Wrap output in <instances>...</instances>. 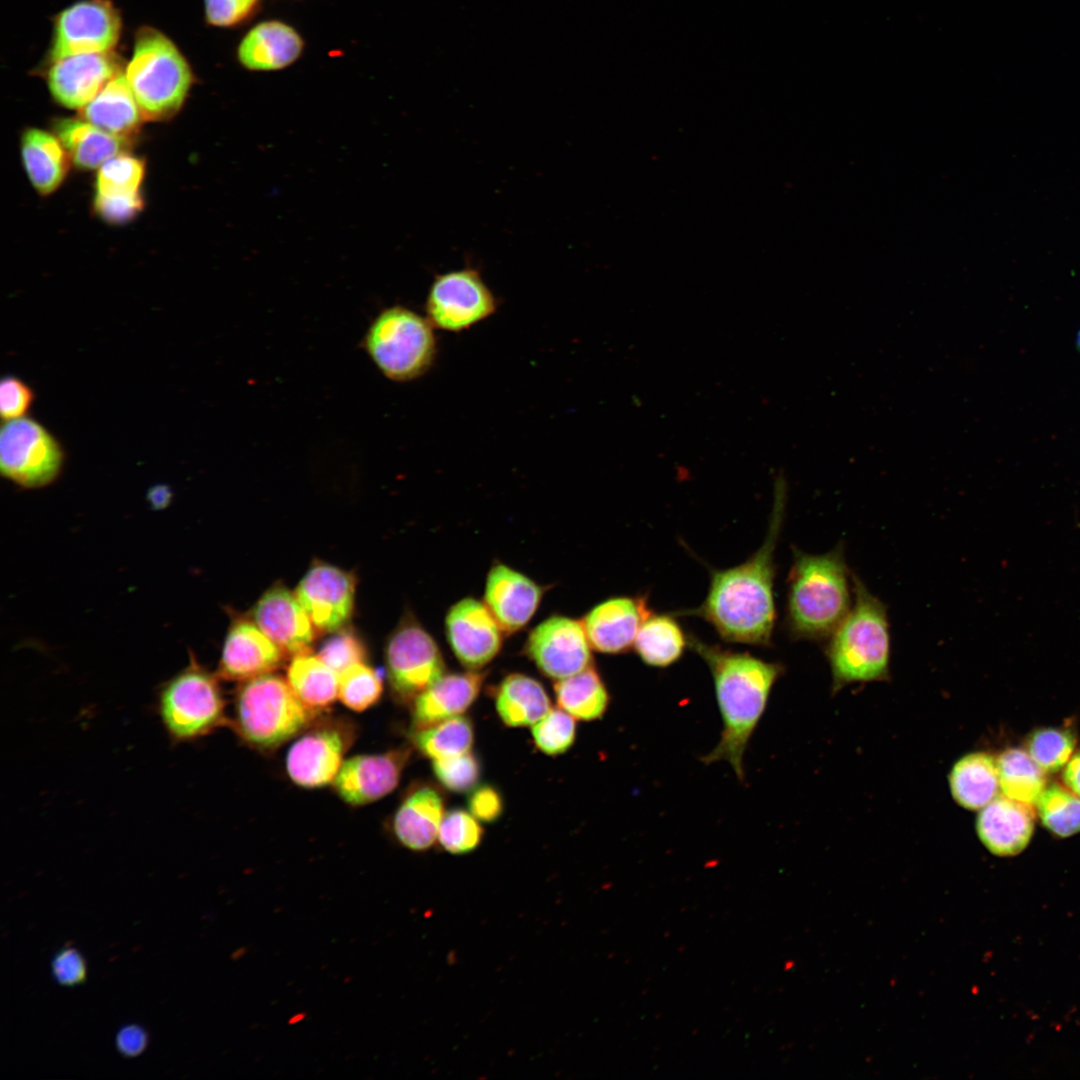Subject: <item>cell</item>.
<instances>
[{"mask_svg": "<svg viewBox=\"0 0 1080 1080\" xmlns=\"http://www.w3.org/2000/svg\"><path fill=\"white\" fill-rule=\"evenodd\" d=\"M786 501L787 482L779 473L774 483L769 527L761 547L739 565L711 569L710 585L702 604L682 611L684 615L703 618L725 642L764 647L772 642L776 622L775 550L784 522Z\"/></svg>", "mask_w": 1080, "mask_h": 1080, "instance_id": "obj_1", "label": "cell"}, {"mask_svg": "<svg viewBox=\"0 0 1080 1080\" xmlns=\"http://www.w3.org/2000/svg\"><path fill=\"white\" fill-rule=\"evenodd\" d=\"M688 646L711 672L722 720L718 743L701 760L705 764L725 761L743 782L744 754L784 667L747 652L703 642L694 634L688 635Z\"/></svg>", "mask_w": 1080, "mask_h": 1080, "instance_id": "obj_2", "label": "cell"}, {"mask_svg": "<svg viewBox=\"0 0 1080 1080\" xmlns=\"http://www.w3.org/2000/svg\"><path fill=\"white\" fill-rule=\"evenodd\" d=\"M851 577L843 544L821 555L793 548L784 617L788 636L808 641L828 638L851 609Z\"/></svg>", "mask_w": 1080, "mask_h": 1080, "instance_id": "obj_3", "label": "cell"}, {"mask_svg": "<svg viewBox=\"0 0 1080 1080\" xmlns=\"http://www.w3.org/2000/svg\"><path fill=\"white\" fill-rule=\"evenodd\" d=\"M854 603L829 636L825 656L832 690L853 683L884 681L890 673V632L886 605L852 574Z\"/></svg>", "mask_w": 1080, "mask_h": 1080, "instance_id": "obj_4", "label": "cell"}, {"mask_svg": "<svg viewBox=\"0 0 1080 1080\" xmlns=\"http://www.w3.org/2000/svg\"><path fill=\"white\" fill-rule=\"evenodd\" d=\"M125 76L143 119L149 121L175 115L193 83L192 70L176 45L151 27L137 32Z\"/></svg>", "mask_w": 1080, "mask_h": 1080, "instance_id": "obj_5", "label": "cell"}, {"mask_svg": "<svg viewBox=\"0 0 1080 1080\" xmlns=\"http://www.w3.org/2000/svg\"><path fill=\"white\" fill-rule=\"evenodd\" d=\"M311 716L288 682L274 674L245 681L236 694L235 729L257 748L278 747L298 734Z\"/></svg>", "mask_w": 1080, "mask_h": 1080, "instance_id": "obj_6", "label": "cell"}, {"mask_svg": "<svg viewBox=\"0 0 1080 1080\" xmlns=\"http://www.w3.org/2000/svg\"><path fill=\"white\" fill-rule=\"evenodd\" d=\"M433 326L427 318L402 306L382 311L365 335L364 345L377 368L394 381L423 376L437 353Z\"/></svg>", "mask_w": 1080, "mask_h": 1080, "instance_id": "obj_7", "label": "cell"}, {"mask_svg": "<svg viewBox=\"0 0 1080 1080\" xmlns=\"http://www.w3.org/2000/svg\"><path fill=\"white\" fill-rule=\"evenodd\" d=\"M225 701L215 675L190 653L188 665L160 689L158 712L168 735L177 742L205 736L225 720Z\"/></svg>", "mask_w": 1080, "mask_h": 1080, "instance_id": "obj_8", "label": "cell"}, {"mask_svg": "<svg viewBox=\"0 0 1080 1080\" xmlns=\"http://www.w3.org/2000/svg\"><path fill=\"white\" fill-rule=\"evenodd\" d=\"M64 460L61 443L37 420L24 416L3 421L0 470L6 479L26 489L43 488L58 478Z\"/></svg>", "mask_w": 1080, "mask_h": 1080, "instance_id": "obj_9", "label": "cell"}, {"mask_svg": "<svg viewBox=\"0 0 1080 1080\" xmlns=\"http://www.w3.org/2000/svg\"><path fill=\"white\" fill-rule=\"evenodd\" d=\"M385 660L394 697L411 704L445 674V661L435 639L414 617H405L388 639Z\"/></svg>", "mask_w": 1080, "mask_h": 1080, "instance_id": "obj_10", "label": "cell"}, {"mask_svg": "<svg viewBox=\"0 0 1080 1080\" xmlns=\"http://www.w3.org/2000/svg\"><path fill=\"white\" fill-rule=\"evenodd\" d=\"M497 301L474 268L437 275L429 289L425 310L434 328L460 332L496 312Z\"/></svg>", "mask_w": 1080, "mask_h": 1080, "instance_id": "obj_11", "label": "cell"}, {"mask_svg": "<svg viewBox=\"0 0 1080 1080\" xmlns=\"http://www.w3.org/2000/svg\"><path fill=\"white\" fill-rule=\"evenodd\" d=\"M121 18L108 0H84L61 11L55 20L51 62L92 53L111 52L119 40Z\"/></svg>", "mask_w": 1080, "mask_h": 1080, "instance_id": "obj_12", "label": "cell"}, {"mask_svg": "<svg viewBox=\"0 0 1080 1080\" xmlns=\"http://www.w3.org/2000/svg\"><path fill=\"white\" fill-rule=\"evenodd\" d=\"M591 646L581 621L553 615L534 627L524 651L547 678L560 680L593 664Z\"/></svg>", "mask_w": 1080, "mask_h": 1080, "instance_id": "obj_13", "label": "cell"}, {"mask_svg": "<svg viewBox=\"0 0 1080 1080\" xmlns=\"http://www.w3.org/2000/svg\"><path fill=\"white\" fill-rule=\"evenodd\" d=\"M447 641L457 660L467 669L479 670L490 663L502 647L504 633L486 606L472 597L453 604L445 617Z\"/></svg>", "mask_w": 1080, "mask_h": 1080, "instance_id": "obj_14", "label": "cell"}, {"mask_svg": "<svg viewBox=\"0 0 1080 1080\" xmlns=\"http://www.w3.org/2000/svg\"><path fill=\"white\" fill-rule=\"evenodd\" d=\"M351 744V733L338 723L318 726L290 747L286 756L289 778L304 788H318L332 783L343 756Z\"/></svg>", "mask_w": 1080, "mask_h": 1080, "instance_id": "obj_15", "label": "cell"}, {"mask_svg": "<svg viewBox=\"0 0 1080 1080\" xmlns=\"http://www.w3.org/2000/svg\"><path fill=\"white\" fill-rule=\"evenodd\" d=\"M354 577L329 564L312 566L300 580L295 595L313 625L321 631L340 630L351 617Z\"/></svg>", "mask_w": 1080, "mask_h": 1080, "instance_id": "obj_16", "label": "cell"}, {"mask_svg": "<svg viewBox=\"0 0 1080 1080\" xmlns=\"http://www.w3.org/2000/svg\"><path fill=\"white\" fill-rule=\"evenodd\" d=\"M410 757L408 747L351 757L343 762L332 784L346 803L354 806L369 804L398 786Z\"/></svg>", "mask_w": 1080, "mask_h": 1080, "instance_id": "obj_17", "label": "cell"}, {"mask_svg": "<svg viewBox=\"0 0 1080 1080\" xmlns=\"http://www.w3.org/2000/svg\"><path fill=\"white\" fill-rule=\"evenodd\" d=\"M119 64L111 52L74 55L51 62L47 71L49 91L58 104L81 109L121 73Z\"/></svg>", "mask_w": 1080, "mask_h": 1080, "instance_id": "obj_18", "label": "cell"}, {"mask_svg": "<svg viewBox=\"0 0 1080 1080\" xmlns=\"http://www.w3.org/2000/svg\"><path fill=\"white\" fill-rule=\"evenodd\" d=\"M651 613L646 596H615L592 607L581 622L593 650L615 655L633 647Z\"/></svg>", "mask_w": 1080, "mask_h": 1080, "instance_id": "obj_19", "label": "cell"}, {"mask_svg": "<svg viewBox=\"0 0 1080 1080\" xmlns=\"http://www.w3.org/2000/svg\"><path fill=\"white\" fill-rule=\"evenodd\" d=\"M543 588L523 573L501 563L488 572L484 603L505 634L523 629L537 611Z\"/></svg>", "mask_w": 1080, "mask_h": 1080, "instance_id": "obj_20", "label": "cell"}, {"mask_svg": "<svg viewBox=\"0 0 1080 1080\" xmlns=\"http://www.w3.org/2000/svg\"><path fill=\"white\" fill-rule=\"evenodd\" d=\"M253 620L283 652L309 651L314 628L295 594L281 584L268 589L253 609Z\"/></svg>", "mask_w": 1080, "mask_h": 1080, "instance_id": "obj_21", "label": "cell"}, {"mask_svg": "<svg viewBox=\"0 0 1080 1080\" xmlns=\"http://www.w3.org/2000/svg\"><path fill=\"white\" fill-rule=\"evenodd\" d=\"M305 49L300 32L279 19L262 20L242 36L236 58L251 72H272L285 69L299 60Z\"/></svg>", "mask_w": 1080, "mask_h": 1080, "instance_id": "obj_22", "label": "cell"}, {"mask_svg": "<svg viewBox=\"0 0 1080 1080\" xmlns=\"http://www.w3.org/2000/svg\"><path fill=\"white\" fill-rule=\"evenodd\" d=\"M281 660L282 650L256 624L236 620L225 637L218 675L245 682L275 670Z\"/></svg>", "mask_w": 1080, "mask_h": 1080, "instance_id": "obj_23", "label": "cell"}, {"mask_svg": "<svg viewBox=\"0 0 1080 1080\" xmlns=\"http://www.w3.org/2000/svg\"><path fill=\"white\" fill-rule=\"evenodd\" d=\"M976 831L992 854L1015 856L1029 844L1034 831L1033 807L998 794L980 809Z\"/></svg>", "mask_w": 1080, "mask_h": 1080, "instance_id": "obj_24", "label": "cell"}, {"mask_svg": "<svg viewBox=\"0 0 1080 1080\" xmlns=\"http://www.w3.org/2000/svg\"><path fill=\"white\" fill-rule=\"evenodd\" d=\"M485 678L478 670L445 673L411 703L414 729L462 715L478 698Z\"/></svg>", "mask_w": 1080, "mask_h": 1080, "instance_id": "obj_25", "label": "cell"}, {"mask_svg": "<svg viewBox=\"0 0 1080 1080\" xmlns=\"http://www.w3.org/2000/svg\"><path fill=\"white\" fill-rule=\"evenodd\" d=\"M445 814L443 794L434 785H414L405 795L393 818V832L406 848L421 852L437 841Z\"/></svg>", "mask_w": 1080, "mask_h": 1080, "instance_id": "obj_26", "label": "cell"}, {"mask_svg": "<svg viewBox=\"0 0 1080 1080\" xmlns=\"http://www.w3.org/2000/svg\"><path fill=\"white\" fill-rule=\"evenodd\" d=\"M80 116L103 131L125 139L135 136L144 120L122 73L112 78L94 99L80 109Z\"/></svg>", "mask_w": 1080, "mask_h": 1080, "instance_id": "obj_27", "label": "cell"}, {"mask_svg": "<svg viewBox=\"0 0 1080 1080\" xmlns=\"http://www.w3.org/2000/svg\"><path fill=\"white\" fill-rule=\"evenodd\" d=\"M53 129L70 160L84 170L99 169L131 144L130 139L109 134L82 118L57 119Z\"/></svg>", "mask_w": 1080, "mask_h": 1080, "instance_id": "obj_28", "label": "cell"}, {"mask_svg": "<svg viewBox=\"0 0 1080 1080\" xmlns=\"http://www.w3.org/2000/svg\"><path fill=\"white\" fill-rule=\"evenodd\" d=\"M21 156L32 186L41 195L54 192L69 170L70 157L58 137L41 129L24 131Z\"/></svg>", "mask_w": 1080, "mask_h": 1080, "instance_id": "obj_29", "label": "cell"}, {"mask_svg": "<svg viewBox=\"0 0 1080 1080\" xmlns=\"http://www.w3.org/2000/svg\"><path fill=\"white\" fill-rule=\"evenodd\" d=\"M494 697L497 715L508 727L532 726L551 709L544 686L522 673L507 675L496 687Z\"/></svg>", "mask_w": 1080, "mask_h": 1080, "instance_id": "obj_30", "label": "cell"}, {"mask_svg": "<svg viewBox=\"0 0 1080 1080\" xmlns=\"http://www.w3.org/2000/svg\"><path fill=\"white\" fill-rule=\"evenodd\" d=\"M948 783L959 806L980 810L998 795L997 759L985 752L965 754L953 764Z\"/></svg>", "mask_w": 1080, "mask_h": 1080, "instance_id": "obj_31", "label": "cell"}, {"mask_svg": "<svg viewBox=\"0 0 1080 1080\" xmlns=\"http://www.w3.org/2000/svg\"><path fill=\"white\" fill-rule=\"evenodd\" d=\"M287 682L312 714L327 709L338 697L339 675L309 651L294 656Z\"/></svg>", "mask_w": 1080, "mask_h": 1080, "instance_id": "obj_32", "label": "cell"}, {"mask_svg": "<svg viewBox=\"0 0 1080 1080\" xmlns=\"http://www.w3.org/2000/svg\"><path fill=\"white\" fill-rule=\"evenodd\" d=\"M554 694L559 708L582 721L602 718L610 703L607 686L593 664L572 676L557 680Z\"/></svg>", "mask_w": 1080, "mask_h": 1080, "instance_id": "obj_33", "label": "cell"}, {"mask_svg": "<svg viewBox=\"0 0 1080 1080\" xmlns=\"http://www.w3.org/2000/svg\"><path fill=\"white\" fill-rule=\"evenodd\" d=\"M688 646V635L674 616L651 613L640 626L633 648L648 666L665 668L677 662Z\"/></svg>", "mask_w": 1080, "mask_h": 1080, "instance_id": "obj_34", "label": "cell"}, {"mask_svg": "<svg viewBox=\"0 0 1080 1080\" xmlns=\"http://www.w3.org/2000/svg\"><path fill=\"white\" fill-rule=\"evenodd\" d=\"M996 759L1002 794L1035 808L1047 785L1046 773L1022 748H1008Z\"/></svg>", "mask_w": 1080, "mask_h": 1080, "instance_id": "obj_35", "label": "cell"}, {"mask_svg": "<svg viewBox=\"0 0 1080 1080\" xmlns=\"http://www.w3.org/2000/svg\"><path fill=\"white\" fill-rule=\"evenodd\" d=\"M474 738L473 722L463 714L414 729L412 734L415 747L432 761L471 751Z\"/></svg>", "mask_w": 1080, "mask_h": 1080, "instance_id": "obj_36", "label": "cell"}, {"mask_svg": "<svg viewBox=\"0 0 1080 1080\" xmlns=\"http://www.w3.org/2000/svg\"><path fill=\"white\" fill-rule=\"evenodd\" d=\"M1042 825L1060 838L1080 832V797L1066 786L1046 785L1035 805Z\"/></svg>", "mask_w": 1080, "mask_h": 1080, "instance_id": "obj_37", "label": "cell"}, {"mask_svg": "<svg viewBox=\"0 0 1080 1080\" xmlns=\"http://www.w3.org/2000/svg\"><path fill=\"white\" fill-rule=\"evenodd\" d=\"M1076 736L1065 727H1042L1025 739V750L1045 773L1062 769L1076 747Z\"/></svg>", "mask_w": 1080, "mask_h": 1080, "instance_id": "obj_38", "label": "cell"}, {"mask_svg": "<svg viewBox=\"0 0 1080 1080\" xmlns=\"http://www.w3.org/2000/svg\"><path fill=\"white\" fill-rule=\"evenodd\" d=\"M382 692L381 677L365 662L356 663L339 675L338 698L355 712H362L376 704Z\"/></svg>", "mask_w": 1080, "mask_h": 1080, "instance_id": "obj_39", "label": "cell"}, {"mask_svg": "<svg viewBox=\"0 0 1080 1080\" xmlns=\"http://www.w3.org/2000/svg\"><path fill=\"white\" fill-rule=\"evenodd\" d=\"M145 174L142 159L120 153L107 160L98 170L96 193L102 195H131L139 192Z\"/></svg>", "mask_w": 1080, "mask_h": 1080, "instance_id": "obj_40", "label": "cell"}, {"mask_svg": "<svg viewBox=\"0 0 1080 1080\" xmlns=\"http://www.w3.org/2000/svg\"><path fill=\"white\" fill-rule=\"evenodd\" d=\"M484 829L469 811L451 809L445 812L438 831L437 841L447 852L467 854L481 843Z\"/></svg>", "mask_w": 1080, "mask_h": 1080, "instance_id": "obj_41", "label": "cell"}, {"mask_svg": "<svg viewBox=\"0 0 1080 1080\" xmlns=\"http://www.w3.org/2000/svg\"><path fill=\"white\" fill-rule=\"evenodd\" d=\"M575 718L561 708H552L532 725L531 734L536 748L549 756L568 751L576 739Z\"/></svg>", "mask_w": 1080, "mask_h": 1080, "instance_id": "obj_42", "label": "cell"}, {"mask_svg": "<svg viewBox=\"0 0 1080 1080\" xmlns=\"http://www.w3.org/2000/svg\"><path fill=\"white\" fill-rule=\"evenodd\" d=\"M432 771L446 790L452 793H466L475 788L481 777V764L478 757L467 753L432 761Z\"/></svg>", "mask_w": 1080, "mask_h": 1080, "instance_id": "obj_43", "label": "cell"}, {"mask_svg": "<svg viewBox=\"0 0 1080 1080\" xmlns=\"http://www.w3.org/2000/svg\"><path fill=\"white\" fill-rule=\"evenodd\" d=\"M318 656L340 675L348 667L365 662L367 653L365 646L355 633L340 630L322 644Z\"/></svg>", "mask_w": 1080, "mask_h": 1080, "instance_id": "obj_44", "label": "cell"}, {"mask_svg": "<svg viewBox=\"0 0 1080 1080\" xmlns=\"http://www.w3.org/2000/svg\"><path fill=\"white\" fill-rule=\"evenodd\" d=\"M263 0H204L209 25L236 28L249 23L262 9Z\"/></svg>", "mask_w": 1080, "mask_h": 1080, "instance_id": "obj_45", "label": "cell"}, {"mask_svg": "<svg viewBox=\"0 0 1080 1080\" xmlns=\"http://www.w3.org/2000/svg\"><path fill=\"white\" fill-rule=\"evenodd\" d=\"M35 399L33 389L23 380L6 375L0 382V413L3 421L26 416Z\"/></svg>", "mask_w": 1080, "mask_h": 1080, "instance_id": "obj_46", "label": "cell"}, {"mask_svg": "<svg viewBox=\"0 0 1080 1080\" xmlns=\"http://www.w3.org/2000/svg\"><path fill=\"white\" fill-rule=\"evenodd\" d=\"M144 207L140 193L131 195H102L94 198V210L110 224H124L132 220Z\"/></svg>", "mask_w": 1080, "mask_h": 1080, "instance_id": "obj_47", "label": "cell"}, {"mask_svg": "<svg viewBox=\"0 0 1080 1080\" xmlns=\"http://www.w3.org/2000/svg\"><path fill=\"white\" fill-rule=\"evenodd\" d=\"M55 981L67 987L83 983L86 979V962L82 954L74 947L65 946L58 950L51 962Z\"/></svg>", "mask_w": 1080, "mask_h": 1080, "instance_id": "obj_48", "label": "cell"}, {"mask_svg": "<svg viewBox=\"0 0 1080 1080\" xmlns=\"http://www.w3.org/2000/svg\"><path fill=\"white\" fill-rule=\"evenodd\" d=\"M468 811L480 822L494 823L503 814L504 799L501 792L491 784L477 785L467 799Z\"/></svg>", "mask_w": 1080, "mask_h": 1080, "instance_id": "obj_49", "label": "cell"}, {"mask_svg": "<svg viewBox=\"0 0 1080 1080\" xmlns=\"http://www.w3.org/2000/svg\"><path fill=\"white\" fill-rule=\"evenodd\" d=\"M119 1053L127 1058L140 1055L148 1043L146 1030L138 1024H128L121 1027L115 1039Z\"/></svg>", "mask_w": 1080, "mask_h": 1080, "instance_id": "obj_50", "label": "cell"}, {"mask_svg": "<svg viewBox=\"0 0 1080 1080\" xmlns=\"http://www.w3.org/2000/svg\"><path fill=\"white\" fill-rule=\"evenodd\" d=\"M1062 780L1069 790L1080 797V750L1065 765Z\"/></svg>", "mask_w": 1080, "mask_h": 1080, "instance_id": "obj_51", "label": "cell"}, {"mask_svg": "<svg viewBox=\"0 0 1080 1080\" xmlns=\"http://www.w3.org/2000/svg\"><path fill=\"white\" fill-rule=\"evenodd\" d=\"M170 496V489L167 486L158 485L156 487H153L150 491V497L152 498V501L157 504L166 502L170 498Z\"/></svg>", "mask_w": 1080, "mask_h": 1080, "instance_id": "obj_52", "label": "cell"}, {"mask_svg": "<svg viewBox=\"0 0 1080 1080\" xmlns=\"http://www.w3.org/2000/svg\"><path fill=\"white\" fill-rule=\"evenodd\" d=\"M1076 347H1077L1078 351H1080V329H1079V331H1078V333L1076 335Z\"/></svg>", "mask_w": 1080, "mask_h": 1080, "instance_id": "obj_53", "label": "cell"}]
</instances>
